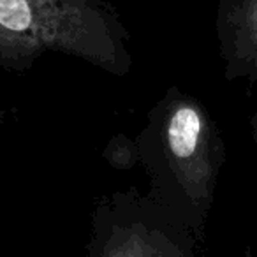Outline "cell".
Masks as SVG:
<instances>
[{
	"label": "cell",
	"instance_id": "6da1fadb",
	"mask_svg": "<svg viewBox=\"0 0 257 257\" xmlns=\"http://www.w3.org/2000/svg\"><path fill=\"white\" fill-rule=\"evenodd\" d=\"M143 134V155L161 206L203 239L213 204L217 180L225 162V148L213 118L197 99L173 90L161 104L159 116Z\"/></svg>",
	"mask_w": 257,
	"mask_h": 257
},
{
	"label": "cell",
	"instance_id": "7a4b0ae2",
	"mask_svg": "<svg viewBox=\"0 0 257 257\" xmlns=\"http://www.w3.org/2000/svg\"><path fill=\"white\" fill-rule=\"evenodd\" d=\"M113 201L99 215L88 257H196V236L159 203Z\"/></svg>",
	"mask_w": 257,
	"mask_h": 257
},
{
	"label": "cell",
	"instance_id": "3957f363",
	"mask_svg": "<svg viewBox=\"0 0 257 257\" xmlns=\"http://www.w3.org/2000/svg\"><path fill=\"white\" fill-rule=\"evenodd\" d=\"M217 36L229 81H257V0H222Z\"/></svg>",
	"mask_w": 257,
	"mask_h": 257
},
{
	"label": "cell",
	"instance_id": "277c9868",
	"mask_svg": "<svg viewBox=\"0 0 257 257\" xmlns=\"http://www.w3.org/2000/svg\"><path fill=\"white\" fill-rule=\"evenodd\" d=\"M250 134H252L253 145L257 147V111L252 114V118H250Z\"/></svg>",
	"mask_w": 257,
	"mask_h": 257
},
{
	"label": "cell",
	"instance_id": "5b68a950",
	"mask_svg": "<svg viewBox=\"0 0 257 257\" xmlns=\"http://www.w3.org/2000/svg\"><path fill=\"white\" fill-rule=\"evenodd\" d=\"M245 257H255V255H253V252H252V250H250V248H246V250H245Z\"/></svg>",
	"mask_w": 257,
	"mask_h": 257
}]
</instances>
